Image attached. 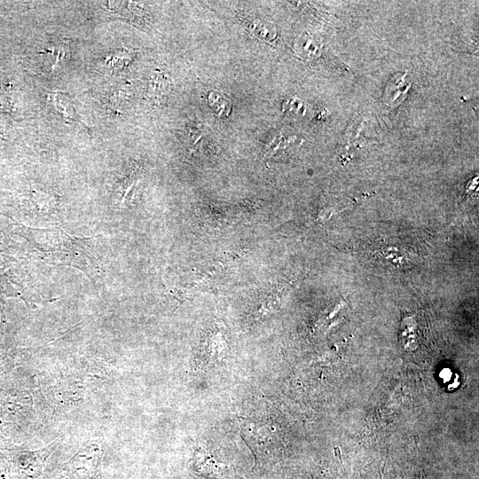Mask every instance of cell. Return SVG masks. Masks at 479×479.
<instances>
[{
  "label": "cell",
  "mask_w": 479,
  "mask_h": 479,
  "mask_svg": "<svg viewBox=\"0 0 479 479\" xmlns=\"http://www.w3.org/2000/svg\"><path fill=\"white\" fill-rule=\"evenodd\" d=\"M27 391L14 377L0 379V444H14L31 416Z\"/></svg>",
  "instance_id": "1"
},
{
  "label": "cell",
  "mask_w": 479,
  "mask_h": 479,
  "mask_svg": "<svg viewBox=\"0 0 479 479\" xmlns=\"http://www.w3.org/2000/svg\"><path fill=\"white\" fill-rule=\"evenodd\" d=\"M406 75L405 72L389 79L383 93V101L389 107H396L405 99L412 86V83L405 80Z\"/></svg>",
  "instance_id": "4"
},
{
  "label": "cell",
  "mask_w": 479,
  "mask_h": 479,
  "mask_svg": "<svg viewBox=\"0 0 479 479\" xmlns=\"http://www.w3.org/2000/svg\"><path fill=\"white\" fill-rule=\"evenodd\" d=\"M13 367L11 359L0 356V379L8 374Z\"/></svg>",
  "instance_id": "6"
},
{
  "label": "cell",
  "mask_w": 479,
  "mask_h": 479,
  "mask_svg": "<svg viewBox=\"0 0 479 479\" xmlns=\"http://www.w3.org/2000/svg\"><path fill=\"white\" fill-rule=\"evenodd\" d=\"M43 479H102L98 446L96 444H88L58 471Z\"/></svg>",
  "instance_id": "3"
},
{
  "label": "cell",
  "mask_w": 479,
  "mask_h": 479,
  "mask_svg": "<svg viewBox=\"0 0 479 479\" xmlns=\"http://www.w3.org/2000/svg\"><path fill=\"white\" fill-rule=\"evenodd\" d=\"M47 449L29 452L14 444H0V479H39Z\"/></svg>",
  "instance_id": "2"
},
{
  "label": "cell",
  "mask_w": 479,
  "mask_h": 479,
  "mask_svg": "<svg viewBox=\"0 0 479 479\" xmlns=\"http://www.w3.org/2000/svg\"><path fill=\"white\" fill-rule=\"evenodd\" d=\"M169 82L162 73L155 74L150 80L149 94L151 98H161V95L167 93Z\"/></svg>",
  "instance_id": "5"
}]
</instances>
